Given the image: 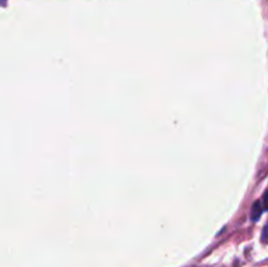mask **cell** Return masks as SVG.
<instances>
[{
	"instance_id": "7a4b0ae2",
	"label": "cell",
	"mask_w": 268,
	"mask_h": 267,
	"mask_svg": "<svg viewBox=\"0 0 268 267\" xmlns=\"http://www.w3.org/2000/svg\"><path fill=\"white\" fill-rule=\"evenodd\" d=\"M262 241L264 244L268 243V223L264 225V228H263V231H262Z\"/></svg>"
},
{
	"instance_id": "6da1fadb",
	"label": "cell",
	"mask_w": 268,
	"mask_h": 267,
	"mask_svg": "<svg viewBox=\"0 0 268 267\" xmlns=\"http://www.w3.org/2000/svg\"><path fill=\"white\" fill-rule=\"evenodd\" d=\"M263 204L260 203V200H256V202H254L253 207H251V220L253 222H258L260 219V216H262L263 213Z\"/></svg>"
},
{
	"instance_id": "3957f363",
	"label": "cell",
	"mask_w": 268,
	"mask_h": 267,
	"mask_svg": "<svg viewBox=\"0 0 268 267\" xmlns=\"http://www.w3.org/2000/svg\"><path fill=\"white\" fill-rule=\"evenodd\" d=\"M263 208L265 209V211H268V189L264 192V194H263Z\"/></svg>"
}]
</instances>
